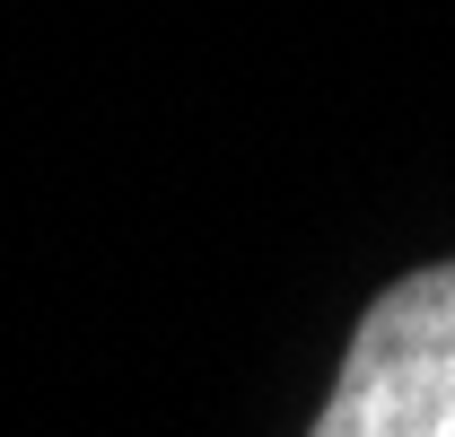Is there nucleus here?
<instances>
[{"label": "nucleus", "instance_id": "nucleus-1", "mask_svg": "<svg viewBox=\"0 0 455 437\" xmlns=\"http://www.w3.org/2000/svg\"><path fill=\"white\" fill-rule=\"evenodd\" d=\"M315 437H455V263L403 272L359 315Z\"/></svg>", "mask_w": 455, "mask_h": 437}]
</instances>
